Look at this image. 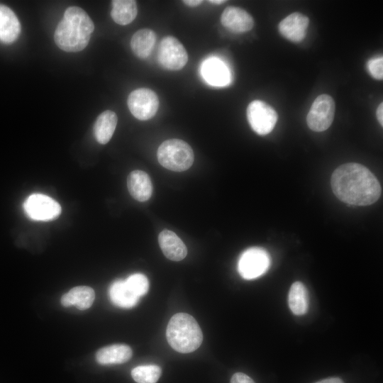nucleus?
Wrapping results in <instances>:
<instances>
[{
  "label": "nucleus",
  "mask_w": 383,
  "mask_h": 383,
  "mask_svg": "<svg viewBox=\"0 0 383 383\" xmlns=\"http://www.w3.org/2000/svg\"><path fill=\"white\" fill-rule=\"evenodd\" d=\"M27 216L35 221H48L57 218L61 206L55 200L43 194L30 195L24 202Z\"/></svg>",
  "instance_id": "10"
},
{
  "label": "nucleus",
  "mask_w": 383,
  "mask_h": 383,
  "mask_svg": "<svg viewBox=\"0 0 383 383\" xmlns=\"http://www.w3.org/2000/svg\"><path fill=\"white\" fill-rule=\"evenodd\" d=\"M315 383H344L343 381L338 377H330L321 381L316 382Z\"/></svg>",
  "instance_id": "29"
},
{
  "label": "nucleus",
  "mask_w": 383,
  "mask_h": 383,
  "mask_svg": "<svg viewBox=\"0 0 383 383\" xmlns=\"http://www.w3.org/2000/svg\"><path fill=\"white\" fill-rule=\"evenodd\" d=\"M160 247L165 257L173 261L183 260L187 249L182 240L173 231L164 229L158 236Z\"/></svg>",
  "instance_id": "14"
},
{
  "label": "nucleus",
  "mask_w": 383,
  "mask_h": 383,
  "mask_svg": "<svg viewBox=\"0 0 383 383\" xmlns=\"http://www.w3.org/2000/svg\"><path fill=\"white\" fill-rule=\"evenodd\" d=\"M127 185L131 195L138 201L148 200L152 193V186L148 174L141 170H134L128 176Z\"/></svg>",
  "instance_id": "15"
},
{
  "label": "nucleus",
  "mask_w": 383,
  "mask_h": 383,
  "mask_svg": "<svg viewBox=\"0 0 383 383\" xmlns=\"http://www.w3.org/2000/svg\"><path fill=\"white\" fill-rule=\"evenodd\" d=\"M203 1L201 0H185L183 1V3L189 6H197L202 4Z\"/></svg>",
  "instance_id": "30"
},
{
  "label": "nucleus",
  "mask_w": 383,
  "mask_h": 383,
  "mask_svg": "<svg viewBox=\"0 0 383 383\" xmlns=\"http://www.w3.org/2000/svg\"><path fill=\"white\" fill-rule=\"evenodd\" d=\"M289 307L295 315L300 316L306 313L309 306L308 292L301 282H294L288 295Z\"/></svg>",
  "instance_id": "23"
},
{
  "label": "nucleus",
  "mask_w": 383,
  "mask_h": 383,
  "mask_svg": "<svg viewBox=\"0 0 383 383\" xmlns=\"http://www.w3.org/2000/svg\"><path fill=\"white\" fill-rule=\"evenodd\" d=\"M127 103L132 115L140 121L152 118L159 107L157 94L148 88H140L133 91L128 97Z\"/></svg>",
  "instance_id": "9"
},
{
  "label": "nucleus",
  "mask_w": 383,
  "mask_h": 383,
  "mask_svg": "<svg viewBox=\"0 0 383 383\" xmlns=\"http://www.w3.org/2000/svg\"><path fill=\"white\" fill-rule=\"evenodd\" d=\"M368 72L372 77L377 79L383 78V58L382 57H374L368 60L367 63Z\"/></svg>",
  "instance_id": "26"
},
{
  "label": "nucleus",
  "mask_w": 383,
  "mask_h": 383,
  "mask_svg": "<svg viewBox=\"0 0 383 383\" xmlns=\"http://www.w3.org/2000/svg\"><path fill=\"white\" fill-rule=\"evenodd\" d=\"M94 29V23L88 14L79 7L71 6L66 9L58 23L54 40L64 51L79 52L87 46Z\"/></svg>",
  "instance_id": "2"
},
{
  "label": "nucleus",
  "mask_w": 383,
  "mask_h": 383,
  "mask_svg": "<svg viewBox=\"0 0 383 383\" xmlns=\"http://www.w3.org/2000/svg\"><path fill=\"white\" fill-rule=\"evenodd\" d=\"M247 118L252 129L258 135L270 133L277 121V113L267 103L255 100L247 108Z\"/></svg>",
  "instance_id": "8"
},
{
  "label": "nucleus",
  "mask_w": 383,
  "mask_h": 383,
  "mask_svg": "<svg viewBox=\"0 0 383 383\" xmlns=\"http://www.w3.org/2000/svg\"><path fill=\"white\" fill-rule=\"evenodd\" d=\"M124 281L130 291L139 298L144 296L148 291V279L141 273L133 274Z\"/></svg>",
  "instance_id": "25"
},
{
  "label": "nucleus",
  "mask_w": 383,
  "mask_h": 383,
  "mask_svg": "<svg viewBox=\"0 0 383 383\" xmlns=\"http://www.w3.org/2000/svg\"><path fill=\"white\" fill-rule=\"evenodd\" d=\"M376 113H377V120L379 123H380V125L382 126H383V104L382 103H380V104L378 106Z\"/></svg>",
  "instance_id": "28"
},
{
  "label": "nucleus",
  "mask_w": 383,
  "mask_h": 383,
  "mask_svg": "<svg viewBox=\"0 0 383 383\" xmlns=\"http://www.w3.org/2000/svg\"><path fill=\"white\" fill-rule=\"evenodd\" d=\"M157 61L164 68L179 70L188 61V55L183 45L173 36H165L157 48Z\"/></svg>",
  "instance_id": "5"
},
{
  "label": "nucleus",
  "mask_w": 383,
  "mask_h": 383,
  "mask_svg": "<svg viewBox=\"0 0 383 383\" xmlns=\"http://www.w3.org/2000/svg\"><path fill=\"white\" fill-rule=\"evenodd\" d=\"M111 18L119 25L129 24L137 16L138 8L135 1L113 0L111 1Z\"/></svg>",
  "instance_id": "22"
},
{
  "label": "nucleus",
  "mask_w": 383,
  "mask_h": 383,
  "mask_svg": "<svg viewBox=\"0 0 383 383\" xmlns=\"http://www.w3.org/2000/svg\"><path fill=\"white\" fill-rule=\"evenodd\" d=\"M157 155L162 166L174 172L188 170L194 160V152L190 145L179 139L164 141L159 146Z\"/></svg>",
  "instance_id": "4"
},
{
  "label": "nucleus",
  "mask_w": 383,
  "mask_h": 383,
  "mask_svg": "<svg viewBox=\"0 0 383 383\" xmlns=\"http://www.w3.org/2000/svg\"><path fill=\"white\" fill-rule=\"evenodd\" d=\"M204 79L211 85L223 87L231 82V72L221 60L212 57L204 62L201 67Z\"/></svg>",
  "instance_id": "13"
},
{
  "label": "nucleus",
  "mask_w": 383,
  "mask_h": 383,
  "mask_svg": "<svg viewBox=\"0 0 383 383\" xmlns=\"http://www.w3.org/2000/svg\"><path fill=\"white\" fill-rule=\"evenodd\" d=\"M166 337L170 345L181 353H189L201 344L203 334L199 325L188 313H178L170 320Z\"/></svg>",
  "instance_id": "3"
},
{
  "label": "nucleus",
  "mask_w": 383,
  "mask_h": 383,
  "mask_svg": "<svg viewBox=\"0 0 383 383\" xmlns=\"http://www.w3.org/2000/svg\"><path fill=\"white\" fill-rule=\"evenodd\" d=\"M335 109V102L331 96L321 94L316 97L306 116L309 128L316 132L328 129L333 121Z\"/></svg>",
  "instance_id": "7"
},
{
  "label": "nucleus",
  "mask_w": 383,
  "mask_h": 383,
  "mask_svg": "<svg viewBox=\"0 0 383 383\" xmlns=\"http://www.w3.org/2000/svg\"><path fill=\"white\" fill-rule=\"evenodd\" d=\"M270 264L267 252L261 248L254 247L245 250L238 262V270L245 279L257 278L266 272Z\"/></svg>",
  "instance_id": "6"
},
{
  "label": "nucleus",
  "mask_w": 383,
  "mask_h": 383,
  "mask_svg": "<svg viewBox=\"0 0 383 383\" xmlns=\"http://www.w3.org/2000/svg\"><path fill=\"white\" fill-rule=\"evenodd\" d=\"M20 33L21 24L16 14L9 7L0 4V40L11 43Z\"/></svg>",
  "instance_id": "17"
},
{
  "label": "nucleus",
  "mask_w": 383,
  "mask_h": 383,
  "mask_svg": "<svg viewBox=\"0 0 383 383\" xmlns=\"http://www.w3.org/2000/svg\"><path fill=\"white\" fill-rule=\"evenodd\" d=\"M94 298L95 293L92 288L79 286L63 294L60 301L65 307L74 306L79 310H85L92 305Z\"/></svg>",
  "instance_id": "18"
},
{
  "label": "nucleus",
  "mask_w": 383,
  "mask_h": 383,
  "mask_svg": "<svg viewBox=\"0 0 383 383\" xmlns=\"http://www.w3.org/2000/svg\"><path fill=\"white\" fill-rule=\"evenodd\" d=\"M222 25L234 33H245L254 26V20L246 11L239 7L228 6L221 16Z\"/></svg>",
  "instance_id": "11"
},
{
  "label": "nucleus",
  "mask_w": 383,
  "mask_h": 383,
  "mask_svg": "<svg viewBox=\"0 0 383 383\" xmlns=\"http://www.w3.org/2000/svg\"><path fill=\"white\" fill-rule=\"evenodd\" d=\"M208 1L209 3L213 4H223L224 2H226V1H224V0H209Z\"/></svg>",
  "instance_id": "31"
},
{
  "label": "nucleus",
  "mask_w": 383,
  "mask_h": 383,
  "mask_svg": "<svg viewBox=\"0 0 383 383\" xmlns=\"http://www.w3.org/2000/svg\"><path fill=\"white\" fill-rule=\"evenodd\" d=\"M231 383H255L249 376L242 372L235 373L231 379Z\"/></svg>",
  "instance_id": "27"
},
{
  "label": "nucleus",
  "mask_w": 383,
  "mask_h": 383,
  "mask_svg": "<svg viewBox=\"0 0 383 383\" xmlns=\"http://www.w3.org/2000/svg\"><path fill=\"white\" fill-rule=\"evenodd\" d=\"M133 355L131 348L125 344H114L98 350L95 357L103 365L121 364L128 361Z\"/></svg>",
  "instance_id": "16"
},
{
  "label": "nucleus",
  "mask_w": 383,
  "mask_h": 383,
  "mask_svg": "<svg viewBox=\"0 0 383 383\" xmlns=\"http://www.w3.org/2000/svg\"><path fill=\"white\" fill-rule=\"evenodd\" d=\"M161 372V368L157 365H141L132 370L131 376L137 383H156Z\"/></svg>",
  "instance_id": "24"
},
{
  "label": "nucleus",
  "mask_w": 383,
  "mask_h": 383,
  "mask_svg": "<svg viewBox=\"0 0 383 383\" xmlns=\"http://www.w3.org/2000/svg\"><path fill=\"white\" fill-rule=\"evenodd\" d=\"M118 118L115 112L107 110L96 118L94 126V133L101 144H106L111 138L117 125Z\"/></svg>",
  "instance_id": "19"
},
{
  "label": "nucleus",
  "mask_w": 383,
  "mask_h": 383,
  "mask_svg": "<svg viewBox=\"0 0 383 383\" xmlns=\"http://www.w3.org/2000/svg\"><path fill=\"white\" fill-rule=\"evenodd\" d=\"M331 185L338 199L355 206L374 204L382 192L377 177L366 167L355 162L345 163L335 169Z\"/></svg>",
  "instance_id": "1"
},
{
  "label": "nucleus",
  "mask_w": 383,
  "mask_h": 383,
  "mask_svg": "<svg viewBox=\"0 0 383 383\" xmlns=\"http://www.w3.org/2000/svg\"><path fill=\"white\" fill-rule=\"evenodd\" d=\"M309 19L300 13H293L279 23V33L287 39L294 43L301 41L306 36Z\"/></svg>",
  "instance_id": "12"
},
{
  "label": "nucleus",
  "mask_w": 383,
  "mask_h": 383,
  "mask_svg": "<svg viewBox=\"0 0 383 383\" xmlns=\"http://www.w3.org/2000/svg\"><path fill=\"white\" fill-rule=\"evenodd\" d=\"M109 293L111 302L123 309L133 308L140 299L130 291L122 279L114 281L110 286Z\"/></svg>",
  "instance_id": "21"
},
{
  "label": "nucleus",
  "mask_w": 383,
  "mask_h": 383,
  "mask_svg": "<svg viewBox=\"0 0 383 383\" xmlns=\"http://www.w3.org/2000/svg\"><path fill=\"white\" fill-rule=\"evenodd\" d=\"M156 43L155 33L148 28L136 31L131 40V48L133 53L141 59L147 58Z\"/></svg>",
  "instance_id": "20"
}]
</instances>
